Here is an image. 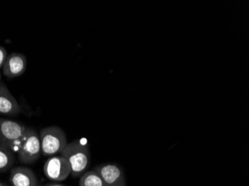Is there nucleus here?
I'll use <instances>...</instances> for the list:
<instances>
[{"label": "nucleus", "mask_w": 249, "mask_h": 186, "mask_svg": "<svg viewBox=\"0 0 249 186\" xmlns=\"http://www.w3.org/2000/svg\"><path fill=\"white\" fill-rule=\"evenodd\" d=\"M60 155L69 162L73 177H81L89 166L90 153L85 138H77L67 144Z\"/></svg>", "instance_id": "1"}, {"label": "nucleus", "mask_w": 249, "mask_h": 186, "mask_svg": "<svg viewBox=\"0 0 249 186\" xmlns=\"http://www.w3.org/2000/svg\"><path fill=\"white\" fill-rule=\"evenodd\" d=\"M39 136L41 153L48 157L61 154L68 144L65 132L58 126L44 127L40 131Z\"/></svg>", "instance_id": "2"}, {"label": "nucleus", "mask_w": 249, "mask_h": 186, "mask_svg": "<svg viewBox=\"0 0 249 186\" xmlns=\"http://www.w3.org/2000/svg\"><path fill=\"white\" fill-rule=\"evenodd\" d=\"M27 127L12 120L0 118V145L18 153L24 139Z\"/></svg>", "instance_id": "3"}, {"label": "nucleus", "mask_w": 249, "mask_h": 186, "mask_svg": "<svg viewBox=\"0 0 249 186\" xmlns=\"http://www.w3.org/2000/svg\"><path fill=\"white\" fill-rule=\"evenodd\" d=\"M41 154L39 134L32 127H27L24 139L18 152L19 162L23 164H33Z\"/></svg>", "instance_id": "4"}, {"label": "nucleus", "mask_w": 249, "mask_h": 186, "mask_svg": "<svg viewBox=\"0 0 249 186\" xmlns=\"http://www.w3.org/2000/svg\"><path fill=\"white\" fill-rule=\"evenodd\" d=\"M43 172L47 178L54 182L64 181L71 175L69 162L61 155L48 158L43 166Z\"/></svg>", "instance_id": "5"}, {"label": "nucleus", "mask_w": 249, "mask_h": 186, "mask_svg": "<svg viewBox=\"0 0 249 186\" xmlns=\"http://www.w3.org/2000/svg\"><path fill=\"white\" fill-rule=\"evenodd\" d=\"M94 170L103 180L104 186H126L124 172L114 163H105L96 166Z\"/></svg>", "instance_id": "6"}, {"label": "nucleus", "mask_w": 249, "mask_h": 186, "mask_svg": "<svg viewBox=\"0 0 249 186\" xmlns=\"http://www.w3.org/2000/svg\"><path fill=\"white\" fill-rule=\"evenodd\" d=\"M27 59L24 54L21 53H11L8 55L2 67V73L8 78H15L21 76L26 72Z\"/></svg>", "instance_id": "7"}, {"label": "nucleus", "mask_w": 249, "mask_h": 186, "mask_svg": "<svg viewBox=\"0 0 249 186\" xmlns=\"http://www.w3.org/2000/svg\"><path fill=\"white\" fill-rule=\"evenodd\" d=\"M10 182L12 186H37L38 179L32 169L19 166L11 169Z\"/></svg>", "instance_id": "8"}, {"label": "nucleus", "mask_w": 249, "mask_h": 186, "mask_svg": "<svg viewBox=\"0 0 249 186\" xmlns=\"http://www.w3.org/2000/svg\"><path fill=\"white\" fill-rule=\"evenodd\" d=\"M21 107L15 96L4 84L0 85V113L5 116H16Z\"/></svg>", "instance_id": "9"}, {"label": "nucleus", "mask_w": 249, "mask_h": 186, "mask_svg": "<svg viewBox=\"0 0 249 186\" xmlns=\"http://www.w3.org/2000/svg\"><path fill=\"white\" fill-rule=\"evenodd\" d=\"M79 186H104L103 180L96 170H88L80 177Z\"/></svg>", "instance_id": "10"}, {"label": "nucleus", "mask_w": 249, "mask_h": 186, "mask_svg": "<svg viewBox=\"0 0 249 186\" xmlns=\"http://www.w3.org/2000/svg\"><path fill=\"white\" fill-rule=\"evenodd\" d=\"M15 162V156L11 150L0 145V172H4L11 169Z\"/></svg>", "instance_id": "11"}, {"label": "nucleus", "mask_w": 249, "mask_h": 186, "mask_svg": "<svg viewBox=\"0 0 249 186\" xmlns=\"http://www.w3.org/2000/svg\"><path fill=\"white\" fill-rule=\"evenodd\" d=\"M7 57H8L7 50H5V48H4L3 46H0V69L3 67Z\"/></svg>", "instance_id": "12"}, {"label": "nucleus", "mask_w": 249, "mask_h": 186, "mask_svg": "<svg viewBox=\"0 0 249 186\" xmlns=\"http://www.w3.org/2000/svg\"><path fill=\"white\" fill-rule=\"evenodd\" d=\"M43 186H64V185L58 184V183H49V184H46Z\"/></svg>", "instance_id": "13"}, {"label": "nucleus", "mask_w": 249, "mask_h": 186, "mask_svg": "<svg viewBox=\"0 0 249 186\" xmlns=\"http://www.w3.org/2000/svg\"><path fill=\"white\" fill-rule=\"evenodd\" d=\"M0 186H5L2 182L0 181Z\"/></svg>", "instance_id": "14"}, {"label": "nucleus", "mask_w": 249, "mask_h": 186, "mask_svg": "<svg viewBox=\"0 0 249 186\" xmlns=\"http://www.w3.org/2000/svg\"><path fill=\"white\" fill-rule=\"evenodd\" d=\"M1 77H2V75L0 74V85H1Z\"/></svg>", "instance_id": "15"}]
</instances>
